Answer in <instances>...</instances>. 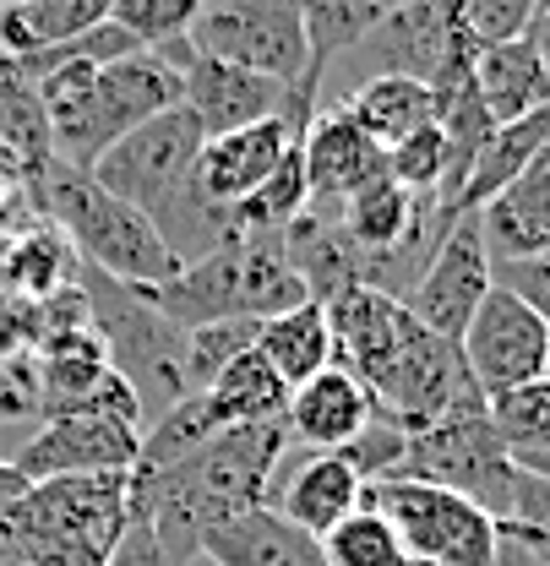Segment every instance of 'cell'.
I'll return each mask as SVG.
<instances>
[{"mask_svg":"<svg viewBox=\"0 0 550 566\" xmlns=\"http://www.w3.org/2000/svg\"><path fill=\"white\" fill-rule=\"evenodd\" d=\"M22 485H28V480H22V474H11V469L0 463V501H11V495L22 491Z\"/></svg>","mask_w":550,"mask_h":566,"instance_id":"cell-40","label":"cell"},{"mask_svg":"<svg viewBox=\"0 0 550 566\" xmlns=\"http://www.w3.org/2000/svg\"><path fill=\"white\" fill-rule=\"evenodd\" d=\"M485 409H490V424H496L507 458L550 447V376H535L523 387H507V392L485 398Z\"/></svg>","mask_w":550,"mask_h":566,"instance_id":"cell-28","label":"cell"},{"mask_svg":"<svg viewBox=\"0 0 550 566\" xmlns=\"http://www.w3.org/2000/svg\"><path fill=\"white\" fill-rule=\"evenodd\" d=\"M339 109L387 153L436 120V87H425L414 76H365L360 87H349L339 98Z\"/></svg>","mask_w":550,"mask_h":566,"instance_id":"cell-21","label":"cell"},{"mask_svg":"<svg viewBox=\"0 0 550 566\" xmlns=\"http://www.w3.org/2000/svg\"><path fill=\"white\" fill-rule=\"evenodd\" d=\"M39 415V387H33V359H0V424L33 420Z\"/></svg>","mask_w":550,"mask_h":566,"instance_id":"cell-36","label":"cell"},{"mask_svg":"<svg viewBox=\"0 0 550 566\" xmlns=\"http://www.w3.org/2000/svg\"><path fill=\"white\" fill-rule=\"evenodd\" d=\"M203 556L212 566H328L322 539L283 523L273 506H251V512L218 523L203 539Z\"/></svg>","mask_w":550,"mask_h":566,"instance_id":"cell-18","label":"cell"},{"mask_svg":"<svg viewBox=\"0 0 550 566\" xmlns=\"http://www.w3.org/2000/svg\"><path fill=\"white\" fill-rule=\"evenodd\" d=\"M496 528H501L507 539L529 545V551L550 566V480H535V474L518 469V480H512V506H507V517H501Z\"/></svg>","mask_w":550,"mask_h":566,"instance_id":"cell-33","label":"cell"},{"mask_svg":"<svg viewBox=\"0 0 550 566\" xmlns=\"http://www.w3.org/2000/svg\"><path fill=\"white\" fill-rule=\"evenodd\" d=\"M0 463H6V458H0Z\"/></svg>","mask_w":550,"mask_h":566,"instance_id":"cell-44","label":"cell"},{"mask_svg":"<svg viewBox=\"0 0 550 566\" xmlns=\"http://www.w3.org/2000/svg\"><path fill=\"white\" fill-rule=\"evenodd\" d=\"M50 164H55V137H50V115H44L39 82L11 55H0V175L28 186Z\"/></svg>","mask_w":550,"mask_h":566,"instance_id":"cell-19","label":"cell"},{"mask_svg":"<svg viewBox=\"0 0 550 566\" xmlns=\"http://www.w3.org/2000/svg\"><path fill=\"white\" fill-rule=\"evenodd\" d=\"M0 6H6V0H0Z\"/></svg>","mask_w":550,"mask_h":566,"instance_id":"cell-45","label":"cell"},{"mask_svg":"<svg viewBox=\"0 0 550 566\" xmlns=\"http://www.w3.org/2000/svg\"><path fill=\"white\" fill-rule=\"evenodd\" d=\"M490 251H485V229H480V212H458L453 229L436 240L430 262L419 268V279L404 289V311L425 333L458 344L475 305L490 294Z\"/></svg>","mask_w":550,"mask_h":566,"instance_id":"cell-8","label":"cell"},{"mask_svg":"<svg viewBox=\"0 0 550 566\" xmlns=\"http://www.w3.org/2000/svg\"><path fill=\"white\" fill-rule=\"evenodd\" d=\"M203 398L212 403L218 424H262V420H283V403H289V387L278 381V370L262 359L257 349H246L235 365H224L212 381L203 387Z\"/></svg>","mask_w":550,"mask_h":566,"instance_id":"cell-26","label":"cell"},{"mask_svg":"<svg viewBox=\"0 0 550 566\" xmlns=\"http://www.w3.org/2000/svg\"><path fill=\"white\" fill-rule=\"evenodd\" d=\"M257 316H224V322H207V327H191L186 333V381L191 392H203L207 381L235 365L246 349H257Z\"/></svg>","mask_w":550,"mask_h":566,"instance_id":"cell-30","label":"cell"},{"mask_svg":"<svg viewBox=\"0 0 550 566\" xmlns=\"http://www.w3.org/2000/svg\"><path fill=\"white\" fill-rule=\"evenodd\" d=\"M458 354H464V370L469 381L480 387V398H496L507 387H523L535 376H546V354H550V327L501 283H490L464 338H458Z\"/></svg>","mask_w":550,"mask_h":566,"instance_id":"cell-9","label":"cell"},{"mask_svg":"<svg viewBox=\"0 0 550 566\" xmlns=\"http://www.w3.org/2000/svg\"><path fill=\"white\" fill-rule=\"evenodd\" d=\"M371 420H376V398L365 392L360 376H349L344 365H322L311 381L289 387V403H283L289 436L311 452H339Z\"/></svg>","mask_w":550,"mask_h":566,"instance_id":"cell-14","label":"cell"},{"mask_svg":"<svg viewBox=\"0 0 550 566\" xmlns=\"http://www.w3.org/2000/svg\"><path fill=\"white\" fill-rule=\"evenodd\" d=\"M186 39L197 55L273 76L283 87H300V76H305L300 0H207Z\"/></svg>","mask_w":550,"mask_h":566,"instance_id":"cell-7","label":"cell"},{"mask_svg":"<svg viewBox=\"0 0 550 566\" xmlns=\"http://www.w3.org/2000/svg\"><path fill=\"white\" fill-rule=\"evenodd\" d=\"M469 82H475V98L485 104L490 126H507V120H523L529 109H540L550 98V82H546V66L523 39H501V44H485L469 66Z\"/></svg>","mask_w":550,"mask_h":566,"instance_id":"cell-20","label":"cell"},{"mask_svg":"<svg viewBox=\"0 0 550 566\" xmlns=\"http://www.w3.org/2000/svg\"><path fill=\"white\" fill-rule=\"evenodd\" d=\"M207 0H110V22H121L142 50H164L191 33Z\"/></svg>","mask_w":550,"mask_h":566,"instance_id":"cell-31","label":"cell"},{"mask_svg":"<svg viewBox=\"0 0 550 566\" xmlns=\"http://www.w3.org/2000/svg\"><path fill=\"white\" fill-rule=\"evenodd\" d=\"M322 556H328V566H409L404 539L371 506H354L333 534H322Z\"/></svg>","mask_w":550,"mask_h":566,"instance_id":"cell-29","label":"cell"},{"mask_svg":"<svg viewBox=\"0 0 550 566\" xmlns=\"http://www.w3.org/2000/svg\"><path fill=\"white\" fill-rule=\"evenodd\" d=\"M76 289H82V305H87V333L98 338L110 370L137 392L142 430H147L169 403H180L191 392V381H186V333L147 300V289L110 279L87 262L76 268Z\"/></svg>","mask_w":550,"mask_h":566,"instance_id":"cell-3","label":"cell"},{"mask_svg":"<svg viewBox=\"0 0 550 566\" xmlns=\"http://www.w3.org/2000/svg\"><path fill=\"white\" fill-rule=\"evenodd\" d=\"M387 180H398L404 191L436 202V191H442V180H447V137H442L436 120L419 126V132L404 137L398 147H387Z\"/></svg>","mask_w":550,"mask_h":566,"instance_id":"cell-32","label":"cell"},{"mask_svg":"<svg viewBox=\"0 0 550 566\" xmlns=\"http://www.w3.org/2000/svg\"><path fill=\"white\" fill-rule=\"evenodd\" d=\"M186 566H212V562H207V556H197V562H186Z\"/></svg>","mask_w":550,"mask_h":566,"instance_id":"cell-41","label":"cell"},{"mask_svg":"<svg viewBox=\"0 0 550 566\" xmlns=\"http://www.w3.org/2000/svg\"><path fill=\"white\" fill-rule=\"evenodd\" d=\"M147 300L180 327H207V322H224V316H251L246 311V256H240V240L224 245V251H207L197 262H180V273L147 289Z\"/></svg>","mask_w":550,"mask_h":566,"instance_id":"cell-15","label":"cell"},{"mask_svg":"<svg viewBox=\"0 0 550 566\" xmlns=\"http://www.w3.org/2000/svg\"><path fill=\"white\" fill-rule=\"evenodd\" d=\"M142 430L126 420H110V415H44L39 430L6 458L11 474H22L28 485L39 480H61V474H121L137 463Z\"/></svg>","mask_w":550,"mask_h":566,"instance_id":"cell-11","label":"cell"},{"mask_svg":"<svg viewBox=\"0 0 550 566\" xmlns=\"http://www.w3.org/2000/svg\"><path fill=\"white\" fill-rule=\"evenodd\" d=\"M546 6H550V0H546Z\"/></svg>","mask_w":550,"mask_h":566,"instance_id":"cell-46","label":"cell"},{"mask_svg":"<svg viewBox=\"0 0 550 566\" xmlns=\"http://www.w3.org/2000/svg\"><path fill=\"white\" fill-rule=\"evenodd\" d=\"M529 44H535V55H540L546 82H550V6H540V11H535V22H529Z\"/></svg>","mask_w":550,"mask_h":566,"instance_id":"cell-38","label":"cell"},{"mask_svg":"<svg viewBox=\"0 0 550 566\" xmlns=\"http://www.w3.org/2000/svg\"><path fill=\"white\" fill-rule=\"evenodd\" d=\"M235 229L240 234H283L300 212H311V191H305V164H300V142L283 153V164H278L273 175L251 191V197H240L235 202Z\"/></svg>","mask_w":550,"mask_h":566,"instance_id":"cell-27","label":"cell"},{"mask_svg":"<svg viewBox=\"0 0 550 566\" xmlns=\"http://www.w3.org/2000/svg\"><path fill=\"white\" fill-rule=\"evenodd\" d=\"M393 6H404V0H300V17H305V76H300V87L322 98V76L333 71V61H344Z\"/></svg>","mask_w":550,"mask_h":566,"instance_id":"cell-22","label":"cell"},{"mask_svg":"<svg viewBox=\"0 0 550 566\" xmlns=\"http://www.w3.org/2000/svg\"><path fill=\"white\" fill-rule=\"evenodd\" d=\"M300 164H305V191L311 208H344L354 191L387 175V153L365 137L344 109H316L305 137H300Z\"/></svg>","mask_w":550,"mask_h":566,"instance_id":"cell-13","label":"cell"},{"mask_svg":"<svg viewBox=\"0 0 550 566\" xmlns=\"http://www.w3.org/2000/svg\"><path fill=\"white\" fill-rule=\"evenodd\" d=\"M110 17V0H6L0 6V55H39L55 50L93 22Z\"/></svg>","mask_w":550,"mask_h":566,"instance_id":"cell-24","label":"cell"},{"mask_svg":"<svg viewBox=\"0 0 550 566\" xmlns=\"http://www.w3.org/2000/svg\"><path fill=\"white\" fill-rule=\"evenodd\" d=\"M360 506L382 512L414 562L430 566H496V517L469 495L425 480H371Z\"/></svg>","mask_w":550,"mask_h":566,"instance_id":"cell-5","label":"cell"},{"mask_svg":"<svg viewBox=\"0 0 550 566\" xmlns=\"http://www.w3.org/2000/svg\"><path fill=\"white\" fill-rule=\"evenodd\" d=\"M475 44L458 22V0H404L393 6L344 61L365 76H414L425 87H458L475 66Z\"/></svg>","mask_w":550,"mask_h":566,"instance_id":"cell-6","label":"cell"},{"mask_svg":"<svg viewBox=\"0 0 550 566\" xmlns=\"http://www.w3.org/2000/svg\"><path fill=\"white\" fill-rule=\"evenodd\" d=\"M164 55L180 66V109L197 120L203 142L224 137V132H240V126H257V120H268V115H278L289 104L283 82L240 71V66H224L212 55H197L191 39L164 44Z\"/></svg>","mask_w":550,"mask_h":566,"instance_id":"cell-12","label":"cell"},{"mask_svg":"<svg viewBox=\"0 0 550 566\" xmlns=\"http://www.w3.org/2000/svg\"><path fill=\"white\" fill-rule=\"evenodd\" d=\"M104 566H175V562L164 556V545H158L153 523H147V517H132V523H126V534L115 539V551H110V562Z\"/></svg>","mask_w":550,"mask_h":566,"instance_id":"cell-37","label":"cell"},{"mask_svg":"<svg viewBox=\"0 0 550 566\" xmlns=\"http://www.w3.org/2000/svg\"><path fill=\"white\" fill-rule=\"evenodd\" d=\"M360 495H365V480L349 469L339 452H311V458H300L283 474V485L268 491V506L283 523H294L300 534L322 539L360 506Z\"/></svg>","mask_w":550,"mask_h":566,"instance_id":"cell-17","label":"cell"},{"mask_svg":"<svg viewBox=\"0 0 550 566\" xmlns=\"http://www.w3.org/2000/svg\"><path fill=\"white\" fill-rule=\"evenodd\" d=\"M257 354L278 370L283 387L311 381L322 365H333V327H328V305L322 300H300L289 311L268 316L257 327Z\"/></svg>","mask_w":550,"mask_h":566,"instance_id":"cell-23","label":"cell"},{"mask_svg":"<svg viewBox=\"0 0 550 566\" xmlns=\"http://www.w3.org/2000/svg\"><path fill=\"white\" fill-rule=\"evenodd\" d=\"M393 480H425V485H442V491L469 495L480 512H490L496 523L507 517L512 506V480H518V463L507 458L485 398H464L453 403L442 420L409 430L404 441V463Z\"/></svg>","mask_w":550,"mask_h":566,"instance_id":"cell-4","label":"cell"},{"mask_svg":"<svg viewBox=\"0 0 550 566\" xmlns=\"http://www.w3.org/2000/svg\"><path fill=\"white\" fill-rule=\"evenodd\" d=\"M28 197H33L39 218H50L71 240L76 262H87L121 283H137V289H153V283L180 273V256L164 245V234L137 208L110 197L87 169L50 164L39 180H28Z\"/></svg>","mask_w":550,"mask_h":566,"instance_id":"cell-2","label":"cell"},{"mask_svg":"<svg viewBox=\"0 0 550 566\" xmlns=\"http://www.w3.org/2000/svg\"><path fill=\"white\" fill-rule=\"evenodd\" d=\"M76 251L55 223H33L17 240L0 245V289H11L17 300H50L76 283Z\"/></svg>","mask_w":550,"mask_h":566,"instance_id":"cell-25","label":"cell"},{"mask_svg":"<svg viewBox=\"0 0 550 566\" xmlns=\"http://www.w3.org/2000/svg\"><path fill=\"white\" fill-rule=\"evenodd\" d=\"M409 566H430V562H414V556H409Z\"/></svg>","mask_w":550,"mask_h":566,"instance_id":"cell-42","label":"cell"},{"mask_svg":"<svg viewBox=\"0 0 550 566\" xmlns=\"http://www.w3.org/2000/svg\"><path fill=\"white\" fill-rule=\"evenodd\" d=\"M512 463H518L523 474H535V480H550V447L546 452H518Z\"/></svg>","mask_w":550,"mask_h":566,"instance_id":"cell-39","label":"cell"},{"mask_svg":"<svg viewBox=\"0 0 550 566\" xmlns=\"http://www.w3.org/2000/svg\"><path fill=\"white\" fill-rule=\"evenodd\" d=\"M316 109H322L316 93L289 87V104L278 115L257 120V126H240V132H224V137H207L203 153H197V191L218 208H235L240 197H251L283 164V153L305 137Z\"/></svg>","mask_w":550,"mask_h":566,"instance_id":"cell-10","label":"cell"},{"mask_svg":"<svg viewBox=\"0 0 550 566\" xmlns=\"http://www.w3.org/2000/svg\"><path fill=\"white\" fill-rule=\"evenodd\" d=\"M490 262L546 256L550 251V147H540L490 202L480 208Z\"/></svg>","mask_w":550,"mask_h":566,"instance_id":"cell-16","label":"cell"},{"mask_svg":"<svg viewBox=\"0 0 550 566\" xmlns=\"http://www.w3.org/2000/svg\"><path fill=\"white\" fill-rule=\"evenodd\" d=\"M540 6L546 0H458V22H464L469 44L485 50V44H501V39H523Z\"/></svg>","mask_w":550,"mask_h":566,"instance_id":"cell-34","label":"cell"},{"mask_svg":"<svg viewBox=\"0 0 550 566\" xmlns=\"http://www.w3.org/2000/svg\"><path fill=\"white\" fill-rule=\"evenodd\" d=\"M283 441H289L283 420L229 424V430L207 436L203 447L186 452L180 463H169L147 480L132 474V517L153 523L164 556L175 566L197 562L203 539L218 523H229L251 506H268Z\"/></svg>","mask_w":550,"mask_h":566,"instance_id":"cell-1","label":"cell"},{"mask_svg":"<svg viewBox=\"0 0 550 566\" xmlns=\"http://www.w3.org/2000/svg\"><path fill=\"white\" fill-rule=\"evenodd\" d=\"M546 376H550V354H546Z\"/></svg>","mask_w":550,"mask_h":566,"instance_id":"cell-43","label":"cell"},{"mask_svg":"<svg viewBox=\"0 0 550 566\" xmlns=\"http://www.w3.org/2000/svg\"><path fill=\"white\" fill-rule=\"evenodd\" d=\"M490 279L512 289L540 322L550 327V251L546 256H512V262H490Z\"/></svg>","mask_w":550,"mask_h":566,"instance_id":"cell-35","label":"cell"}]
</instances>
